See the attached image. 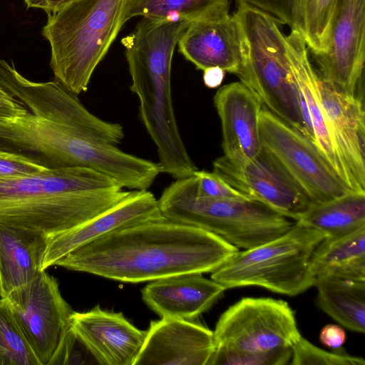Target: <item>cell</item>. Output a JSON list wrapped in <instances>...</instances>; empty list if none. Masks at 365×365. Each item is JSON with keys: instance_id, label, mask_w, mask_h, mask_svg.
Segmentation results:
<instances>
[{"instance_id": "16", "label": "cell", "mask_w": 365, "mask_h": 365, "mask_svg": "<svg viewBox=\"0 0 365 365\" xmlns=\"http://www.w3.org/2000/svg\"><path fill=\"white\" fill-rule=\"evenodd\" d=\"M134 365H207L213 331L200 323L173 318L152 321Z\"/></svg>"}, {"instance_id": "29", "label": "cell", "mask_w": 365, "mask_h": 365, "mask_svg": "<svg viewBox=\"0 0 365 365\" xmlns=\"http://www.w3.org/2000/svg\"><path fill=\"white\" fill-rule=\"evenodd\" d=\"M293 365H365L363 357L351 356L342 350L329 352L301 336L292 347Z\"/></svg>"}, {"instance_id": "32", "label": "cell", "mask_w": 365, "mask_h": 365, "mask_svg": "<svg viewBox=\"0 0 365 365\" xmlns=\"http://www.w3.org/2000/svg\"><path fill=\"white\" fill-rule=\"evenodd\" d=\"M98 364L72 325L66 332L48 365Z\"/></svg>"}, {"instance_id": "11", "label": "cell", "mask_w": 365, "mask_h": 365, "mask_svg": "<svg viewBox=\"0 0 365 365\" xmlns=\"http://www.w3.org/2000/svg\"><path fill=\"white\" fill-rule=\"evenodd\" d=\"M41 365L48 363L72 325L74 311L46 270L6 297Z\"/></svg>"}, {"instance_id": "38", "label": "cell", "mask_w": 365, "mask_h": 365, "mask_svg": "<svg viewBox=\"0 0 365 365\" xmlns=\"http://www.w3.org/2000/svg\"><path fill=\"white\" fill-rule=\"evenodd\" d=\"M225 71L218 67H212L203 71V81L209 88H216L222 82Z\"/></svg>"}, {"instance_id": "24", "label": "cell", "mask_w": 365, "mask_h": 365, "mask_svg": "<svg viewBox=\"0 0 365 365\" xmlns=\"http://www.w3.org/2000/svg\"><path fill=\"white\" fill-rule=\"evenodd\" d=\"M319 307L351 331H365V282L324 277L316 279Z\"/></svg>"}, {"instance_id": "15", "label": "cell", "mask_w": 365, "mask_h": 365, "mask_svg": "<svg viewBox=\"0 0 365 365\" xmlns=\"http://www.w3.org/2000/svg\"><path fill=\"white\" fill-rule=\"evenodd\" d=\"M178 45L185 59L202 71L218 67L237 75L242 65L243 33L235 14L229 11L190 22Z\"/></svg>"}, {"instance_id": "18", "label": "cell", "mask_w": 365, "mask_h": 365, "mask_svg": "<svg viewBox=\"0 0 365 365\" xmlns=\"http://www.w3.org/2000/svg\"><path fill=\"white\" fill-rule=\"evenodd\" d=\"M72 327L84 341L98 364L134 365L146 336L120 312L97 305L84 312H74Z\"/></svg>"}, {"instance_id": "39", "label": "cell", "mask_w": 365, "mask_h": 365, "mask_svg": "<svg viewBox=\"0 0 365 365\" xmlns=\"http://www.w3.org/2000/svg\"><path fill=\"white\" fill-rule=\"evenodd\" d=\"M1 297V285H0V297Z\"/></svg>"}, {"instance_id": "30", "label": "cell", "mask_w": 365, "mask_h": 365, "mask_svg": "<svg viewBox=\"0 0 365 365\" xmlns=\"http://www.w3.org/2000/svg\"><path fill=\"white\" fill-rule=\"evenodd\" d=\"M291 358V348L259 353L215 349L207 365H284Z\"/></svg>"}, {"instance_id": "23", "label": "cell", "mask_w": 365, "mask_h": 365, "mask_svg": "<svg viewBox=\"0 0 365 365\" xmlns=\"http://www.w3.org/2000/svg\"><path fill=\"white\" fill-rule=\"evenodd\" d=\"M312 273L330 277L365 282V227L335 237H325L311 257Z\"/></svg>"}, {"instance_id": "12", "label": "cell", "mask_w": 365, "mask_h": 365, "mask_svg": "<svg viewBox=\"0 0 365 365\" xmlns=\"http://www.w3.org/2000/svg\"><path fill=\"white\" fill-rule=\"evenodd\" d=\"M364 36L365 0H339L327 48L314 57L320 78L349 96L363 97Z\"/></svg>"}, {"instance_id": "21", "label": "cell", "mask_w": 365, "mask_h": 365, "mask_svg": "<svg viewBox=\"0 0 365 365\" xmlns=\"http://www.w3.org/2000/svg\"><path fill=\"white\" fill-rule=\"evenodd\" d=\"M319 85L324 110L343 157L356 182L365 190L363 97L345 94L321 78Z\"/></svg>"}, {"instance_id": "26", "label": "cell", "mask_w": 365, "mask_h": 365, "mask_svg": "<svg viewBox=\"0 0 365 365\" xmlns=\"http://www.w3.org/2000/svg\"><path fill=\"white\" fill-rule=\"evenodd\" d=\"M229 9L230 0H127L124 21L141 16L192 22Z\"/></svg>"}, {"instance_id": "7", "label": "cell", "mask_w": 365, "mask_h": 365, "mask_svg": "<svg viewBox=\"0 0 365 365\" xmlns=\"http://www.w3.org/2000/svg\"><path fill=\"white\" fill-rule=\"evenodd\" d=\"M0 151L46 169L93 168L101 157L100 143L88 134L28 110L15 118H0Z\"/></svg>"}, {"instance_id": "5", "label": "cell", "mask_w": 365, "mask_h": 365, "mask_svg": "<svg viewBox=\"0 0 365 365\" xmlns=\"http://www.w3.org/2000/svg\"><path fill=\"white\" fill-rule=\"evenodd\" d=\"M235 14L245 41L237 76L264 107L309 138L279 24L268 13L244 4L237 5Z\"/></svg>"}, {"instance_id": "34", "label": "cell", "mask_w": 365, "mask_h": 365, "mask_svg": "<svg viewBox=\"0 0 365 365\" xmlns=\"http://www.w3.org/2000/svg\"><path fill=\"white\" fill-rule=\"evenodd\" d=\"M46 170L19 155L0 151V178L36 174Z\"/></svg>"}, {"instance_id": "6", "label": "cell", "mask_w": 365, "mask_h": 365, "mask_svg": "<svg viewBox=\"0 0 365 365\" xmlns=\"http://www.w3.org/2000/svg\"><path fill=\"white\" fill-rule=\"evenodd\" d=\"M324 238L320 231L295 221L281 236L237 251L211 272V279L226 289L255 286L289 296L299 294L315 284L311 257Z\"/></svg>"}, {"instance_id": "31", "label": "cell", "mask_w": 365, "mask_h": 365, "mask_svg": "<svg viewBox=\"0 0 365 365\" xmlns=\"http://www.w3.org/2000/svg\"><path fill=\"white\" fill-rule=\"evenodd\" d=\"M270 14L279 24H285L303 36L300 0H235ZM304 37V36H303Z\"/></svg>"}, {"instance_id": "1", "label": "cell", "mask_w": 365, "mask_h": 365, "mask_svg": "<svg viewBox=\"0 0 365 365\" xmlns=\"http://www.w3.org/2000/svg\"><path fill=\"white\" fill-rule=\"evenodd\" d=\"M238 250L211 232L163 216L110 232L69 252L55 265L137 283L212 272Z\"/></svg>"}, {"instance_id": "14", "label": "cell", "mask_w": 365, "mask_h": 365, "mask_svg": "<svg viewBox=\"0 0 365 365\" xmlns=\"http://www.w3.org/2000/svg\"><path fill=\"white\" fill-rule=\"evenodd\" d=\"M212 166L213 172L232 187L294 221L312 204L263 148L255 158L241 165H233L222 155Z\"/></svg>"}, {"instance_id": "19", "label": "cell", "mask_w": 365, "mask_h": 365, "mask_svg": "<svg viewBox=\"0 0 365 365\" xmlns=\"http://www.w3.org/2000/svg\"><path fill=\"white\" fill-rule=\"evenodd\" d=\"M163 217L158 200L148 190L131 191L120 202L81 225L50 239L43 269L69 252L110 232Z\"/></svg>"}, {"instance_id": "2", "label": "cell", "mask_w": 365, "mask_h": 365, "mask_svg": "<svg viewBox=\"0 0 365 365\" xmlns=\"http://www.w3.org/2000/svg\"><path fill=\"white\" fill-rule=\"evenodd\" d=\"M123 188L113 178L84 167L0 178V224L52 238L120 202L131 192Z\"/></svg>"}, {"instance_id": "8", "label": "cell", "mask_w": 365, "mask_h": 365, "mask_svg": "<svg viewBox=\"0 0 365 365\" xmlns=\"http://www.w3.org/2000/svg\"><path fill=\"white\" fill-rule=\"evenodd\" d=\"M259 128L262 148L312 203L325 202L354 192L339 178L312 140L264 106Z\"/></svg>"}, {"instance_id": "25", "label": "cell", "mask_w": 365, "mask_h": 365, "mask_svg": "<svg viewBox=\"0 0 365 365\" xmlns=\"http://www.w3.org/2000/svg\"><path fill=\"white\" fill-rule=\"evenodd\" d=\"M335 237L365 227V192H350L322 203H312L296 221Z\"/></svg>"}, {"instance_id": "4", "label": "cell", "mask_w": 365, "mask_h": 365, "mask_svg": "<svg viewBox=\"0 0 365 365\" xmlns=\"http://www.w3.org/2000/svg\"><path fill=\"white\" fill-rule=\"evenodd\" d=\"M168 220L211 232L248 250L286 233L295 221L250 198H207L196 192L194 175L175 179L158 200Z\"/></svg>"}, {"instance_id": "37", "label": "cell", "mask_w": 365, "mask_h": 365, "mask_svg": "<svg viewBox=\"0 0 365 365\" xmlns=\"http://www.w3.org/2000/svg\"><path fill=\"white\" fill-rule=\"evenodd\" d=\"M27 8L41 9L47 14L54 11L73 0H23Z\"/></svg>"}, {"instance_id": "22", "label": "cell", "mask_w": 365, "mask_h": 365, "mask_svg": "<svg viewBox=\"0 0 365 365\" xmlns=\"http://www.w3.org/2000/svg\"><path fill=\"white\" fill-rule=\"evenodd\" d=\"M50 239L41 232L0 224L1 297L30 283L43 271Z\"/></svg>"}, {"instance_id": "3", "label": "cell", "mask_w": 365, "mask_h": 365, "mask_svg": "<svg viewBox=\"0 0 365 365\" xmlns=\"http://www.w3.org/2000/svg\"><path fill=\"white\" fill-rule=\"evenodd\" d=\"M127 0H73L48 13L42 35L51 46L55 80L77 96L125 24Z\"/></svg>"}, {"instance_id": "28", "label": "cell", "mask_w": 365, "mask_h": 365, "mask_svg": "<svg viewBox=\"0 0 365 365\" xmlns=\"http://www.w3.org/2000/svg\"><path fill=\"white\" fill-rule=\"evenodd\" d=\"M339 0H300L303 36L314 56L324 53Z\"/></svg>"}, {"instance_id": "35", "label": "cell", "mask_w": 365, "mask_h": 365, "mask_svg": "<svg viewBox=\"0 0 365 365\" xmlns=\"http://www.w3.org/2000/svg\"><path fill=\"white\" fill-rule=\"evenodd\" d=\"M26 111L21 102L0 87V118H15Z\"/></svg>"}, {"instance_id": "20", "label": "cell", "mask_w": 365, "mask_h": 365, "mask_svg": "<svg viewBox=\"0 0 365 365\" xmlns=\"http://www.w3.org/2000/svg\"><path fill=\"white\" fill-rule=\"evenodd\" d=\"M226 288L200 272L151 281L141 291L146 305L161 318L193 320L208 310Z\"/></svg>"}, {"instance_id": "27", "label": "cell", "mask_w": 365, "mask_h": 365, "mask_svg": "<svg viewBox=\"0 0 365 365\" xmlns=\"http://www.w3.org/2000/svg\"><path fill=\"white\" fill-rule=\"evenodd\" d=\"M0 365H41L4 297H0Z\"/></svg>"}, {"instance_id": "17", "label": "cell", "mask_w": 365, "mask_h": 365, "mask_svg": "<svg viewBox=\"0 0 365 365\" xmlns=\"http://www.w3.org/2000/svg\"><path fill=\"white\" fill-rule=\"evenodd\" d=\"M213 102L221 123L223 155L235 165L255 158L262 149L260 100L240 81L220 87Z\"/></svg>"}, {"instance_id": "33", "label": "cell", "mask_w": 365, "mask_h": 365, "mask_svg": "<svg viewBox=\"0 0 365 365\" xmlns=\"http://www.w3.org/2000/svg\"><path fill=\"white\" fill-rule=\"evenodd\" d=\"M193 175L196 181V192L200 197L207 198H250L232 187L213 171L196 170Z\"/></svg>"}, {"instance_id": "13", "label": "cell", "mask_w": 365, "mask_h": 365, "mask_svg": "<svg viewBox=\"0 0 365 365\" xmlns=\"http://www.w3.org/2000/svg\"><path fill=\"white\" fill-rule=\"evenodd\" d=\"M286 38L290 68L299 92L300 108L309 139L315 143L349 190L365 192L354 179L337 143L322 104L319 85L320 78L309 61L303 36L292 31Z\"/></svg>"}, {"instance_id": "10", "label": "cell", "mask_w": 365, "mask_h": 365, "mask_svg": "<svg viewBox=\"0 0 365 365\" xmlns=\"http://www.w3.org/2000/svg\"><path fill=\"white\" fill-rule=\"evenodd\" d=\"M0 87L41 115L76 128L93 139L117 146L124 138L123 126L102 120L87 110L77 95L57 81L36 83L20 74L14 66L0 59Z\"/></svg>"}, {"instance_id": "36", "label": "cell", "mask_w": 365, "mask_h": 365, "mask_svg": "<svg viewBox=\"0 0 365 365\" xmlns=\"http://www.w3.org/2000/svg\"><path fill=\"white\" fill-rule=\"evenodd\" d=\"M346 335L344 329L339 325L327 324L319 334V340L322 344L334 349L342 346L346 341Z\"/></svg>"}, {"instance_id": "9", "label": "cell", "mask_w": 365, "mask_h": 365, "mask_svg": "<svg viewBox=\"0 0 365 365\" xmlns=\"http://www.w3.org/2000/svg\"><path fill=\"white\" fill-rule=\"evenodd\" d=\"M212 331L215 349L252 353L291 348L302 336L287 302L266 297L241 299Z\"/></svg>"}]
</instances>
